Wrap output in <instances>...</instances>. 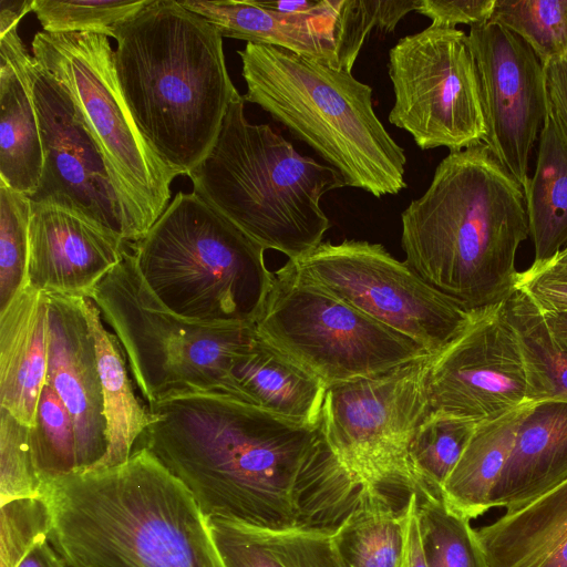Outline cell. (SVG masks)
<instances>
[{
    "instance_id": "21",
    "label": "cell",
    "mask_w": 567,
    "mask_h": 567,
    "mask_svg": "<svg viewBox=\"0 0 567 567\" xmlns=\"http://www.w3.org/2000/svg\"><path fill=\"white\" fill-rule=\"evenodd\" d=\"M31 58L18 28L0 37V181L28 197L39 186L43 165Z\"/></svg>"
},
{
    "instance_id": "29",
    "label": "cell",
    "mask_w": 567,
    "mask_h": 567,
    "mask_svg": "<svg viewBox=\"0 0 567 567\" xmlns=\"http://www.w3.org/2000/svg\"><path fill=\"white\" fill-rule=\"evenodd\" d=\"M524 197L535 248L533 264H544L567 246V143L548 113Z\"/></svg>"
},
{
    "instance_id": "2",
    "label": "cell",
    "mask_w": 567,
    "mask_h": 567,
    "mask_svg": "<svg viewBox=\"0 0 567 567\" xmlns=\"http://www.w3.org/2000/svg\"><path fill=\"white\" fill-rule=\"evenodd\" d=\"M40 496L70 567H223L193 494L144 447L50 481Z\"/></svg>"
},
{
    "instance_id": "26",
    "label": "cell",
    "mask_w": 567,
    "mask_h": 567,
    "mask_svg": "<svg viewBox=\"0 0 567 567\" xmlns=\"http://www.w3.org/2000/svg\"><path fill=\"white\" fill-rule=\"evenodd\" d=\"M82 306L94 338L106 422L107 451L96 470L127 461L154 415L136 396L124 349L106 329L100 309L89 297H82Z\"/></svg>"
},
{
    "instance_id": "19",
    "label": "cell",
    "mask_w": 567,
    "mask_h": 567,
    "mask_svg": "<svg viewBox=\"0 0 567 567\" xmlns=\"http://www.w3.org/2000/svg\"><path fill=\"white\" fill-rule=\"evenodd\" d=\"M342 0H319L306 13H279L254 0H183L223 38L282 48L338 68L334 29ZM339 69V68H338Z\"/></svg>"
},
{
    "instance_id": "18",
    "label": "cell",
    "mask_w": 567,
    "mask_h": 567,
    "mask_svg": "<svg viewBox=\"0 0 567 567\" xmlns=\"http://www.w3.org/2000/svg\"><path fill=\"white\" fill-rule=\"evenodd\" d=\"M131 243L66 209L31 203L25 286L90 297Z\"/></svg>"
},
{
    "instance_id": "16",
    "label": "cell",
    "mask_w": 567,
    "mask_h": 567,
    "mask_svg": "<svg viewBox=\"0 0 567 567\" xmlns=\"http://www.w3.org/2000/svg\"><path fill=\"white\" fill-rule=\"evenodd\" d=\"M486 133L483 143L525 194L529 155L548 113L544 66L530 47L502 24L472 25Z\"/></svg>"
},
{
    "instance_id": "11",
    "label": "cell",
    "mask_w": 567,
    "mask_h": 567,
    "mask_svg": "<svg viewBox=\"0 0 567 567\" xmlns=\"http://www.w3.org/2000/svg\"><path fill=\"white\" fill-rule=\"evenodd\" d=\"M429 359L327 388L322 434L362 488L434 495L409 457L410 443L431 411Z\"/></svg>"
},
{
    "instance_id": "39",
    "label": "cell",
    "mask_w": 567,
    "mask_h": 567,
    "mask_svg": "<svg viewBox=\"0 0 567 567\" xmlns=\"http://www.w3.org/2000/svg\"><path fill=\"white\" fill-rule=\"evenodd\" d=\"M517 289L540 310H567V270L533 264L519 272Z\"/></svg>"
},
{
    "instance_id": "38",
    "label": "cell",
    "mask_w": 567,
    "mask_h": 567,
    "mask_svg": "<svg viewBox=\"0 0 567 567\" xmlns=\"http://www.w3.org/2000/svg\"><path fill=\"white\" fill-rule=\"evenodd\" d=\"M42 484L37 475L29 427L0 408V497L1 503L39 497Z\"/></svg>"
},
{
    "instance_id": "37",
    "label": "cell",
    "mask_w": 567,
    "mask_h": 567,
    "mask_svg": "<svg viewBox=\"0 0 567 567\" xmlns=\"http://www.w3.org/2000/svg\"><path fill=\"white\" fill-rule=\"evenodd\" d=\"M148 2L150 0H33L32 12L43 31L49 33L92 32L113 38L115 28Z\"/></svg>"
},
{
    "instance_id": "14",
    "label": "cell",
    "mask_w": 567,
    "mask_h": 567,
    "mask_svg": "<svg viewBox=\"0 0 567 567\" xmlns=\"http://www.w3.org/2000/svg\"><path fill=\"white\" fill-rule=\"evenodd\" d=\"M426 388L431 410L477 423L536 403L505 300L473 309L463 330L430 357Z\"/></svg>"
},
{
    "instance_id": "22",
    "label": "cell",
    "mask_w": 567,
    "mask_h": 567,
    "mask_svg": "<svg viewBox=\"0 0 567 567\" xmlns=\"http://www.w3.org/2000/svg\"><path fill=\"white\" fill-rule=\"evenodd\" d=\"M475 530L488 567H567V478Z\"/></svg>"
},
{
    "instance_id": "10",
    "label": "cell",
    "mask_w": 567,
    "mask_h": 567,
    "mask_svg": "<svg viewBox=\"0 0 567 567\" xmlns=\"http://www.w3.org/2000/svg\"><path fill=\"white\" fill-rule=\"evenodd\" d=\"M255 329L326 388L431 357L415 341L323 289L289 259L275 271Z\"/></svg>"
},
{
    "instance_id": "4",
    "label": "cell",
    "mask_w": 567,
    "mask_h": 567,
    "mask_svg": "<svg viewBox=\"0 0 567 567\" xmlns=\"http://www.w3.org/2000/svg\"><path fill=\"white\" fill-rule=\"evenodd\" d=\"M113 39L118 84L140 131L165 165L188 175L215 144L239 93L223 37L177 0H150Z\"/></svg>"
},
{
    "instance_id": "34",
    "label": "cell",
    "mask_w": 567,
    "mask_h": 567,
    "mask_svg": "<svg viewBox=\"0 0 567 567\" xmlns=\"http://www.w3.org/2000/svg\"><path fill=\"white\" fill-rule=\"evenodd\" d=\"M491 20L523 39L543 66L567 58V0H495Z\"/></svg>"
},
{
    "instance_id": "44",
    "label": "cell",
    "mask_w": 567,
    "mask_h": 567,
    "mask_svg": "<svg viewBox=\"0 0 567 567\" xmlns=\"http://www.w3.org/2000/svg\"><path fill=\"white\" fill-rule=\"evenodd\" d=\"M33 0H1L0 1V37L18 28L20 20L32 11Z\"/></svg>"
},
{
    "instance_id": "35",
    "label": "cell",
    "mask_w": 567,
    "mask_h": 567,
    "mask_svg": "<svg viewBox=\"0 0 567 567\" xmlns=\"http://www.w3.org/2000/svg\"><path fill=\"white\" fill-rule=\"evenodd\" d=\"M31 200L0 181V311L25 287Z\"/></svg>"
},
{
    "instance_id": "17",
    "label": "cell",
    "mask_w": 567,
    "mask_h": 567,
    "mask_svg": "<svg viewBox=\"0 0 567 567\" xmlns=\"http://www.w3.org/2000/svg\"><path fill=\"white\" fill-rule=\"evenodd\" d=\"M47 293V382L66 406L75 430L79 472L96 467L107 451L103 394L94 338L82 297Z\"/></svg>"
},
{
    "instance_id": "9",
    "label": "cell",
    "mask_w": 567,
    "mask_h": 567,
    "mask_svg": "<svg viewBox=\"0 0 567 567\" xmlns=\"http://www.w3.org/2000/svg\"><path fill=\"white\" fill-rule=\"evenodd\" d=\"M31 50L68 92L101 150L125 209L128 241L140 240L169 205L178 175L140 131L118 84L109 37L38 31Z\"/></svg>"
},
{
    "instance_id": "36",
    "label": "cell",
    "mask_w": 567,
    "mask_h": 567,
    "mask_svg": "<svg viewBox=\"0 0 567 567\" xmlns=\"http://www.w3.org/2000/svg\"><path fill=\"white\" fill-rule=\"evenodd\" d=\"M416 6L417 0H342L334 29L338 68L351 72L370 33L393 32Z\"/></svg>"
},
{
    "instance_id": "32",
    "label": "cell",
    "mask_w": 567,
    "mask_h": 567,
    "mask_svg": "<svg viewBox=\"0 0 567 567\" xmlns=\"http://www.w3.org/2000/svg\"><path fill=\"white\" fill-rule=\"evenodd\" d=\"M478 423L431 410L409 446V457L433 494L442 487L458 462Z\"/></svg>"
},
{
    "instance_id": "42",
    "label": "cell",
    "mask_w": 567,
    "mask_h": 567,
    "mask_svg": "<svg viewBox=\"0 0 567 567\" xmlns=\"http://www.w3.org/2000/svg\"><path fill=\"white\" fill-rule=\"evenodd\" d=\"M48 534L41 535L25 547L12 567H64L63 560L51 544Z\"/></svg>"
},
{
    "instance_id": "40",
    "label": "cell",
    "mask_w": 567,
    "mask_h": 567,
    "mask_svg": "<svg viewBox=\"0 0 567 567\" xmlns=\"http://www.w3.org/2000/svg\"><path fill=\"white\" fill-rule=\"evenodd\" d=\"M495 0H417L415 11L429 17L435 28L456 29L458 23L472 25L491 20Z\"/></svg>"
},
{
    "instance_id": "28",
    "label": "cell",
    "mask_w": 567,
    "mask_h": 567,
    "mask_svg": "<svg viewBox=\"0 0 567 567\" xmlns=\"http://www.w3.org/2000/svg\"><path fill=\"white\" fill-rule=\"evenodd\" d=\"M375 488H362L355 506L332 530L346 567H400L406 551L410 496L401 509Z\"/></svg>"
},
{
    "instance_id": "13",
    "label": "cell",
    "mask_w": 567,
    "mask_h": 567,
    "mask_svg": "<svg viewBox=\"0 0 567 567\" xmlns=\"http://www.w3.org/2000/svg\"><path fill=\"white\" fill-rule=\"evenodd\" d=\"M292 261L323 289L415 341L430 355L463 330L473 311L434 289L380 244L322 241Z\"/></svg>"
},
{
    "instance_id": "33",
    "label": "cell",
    "mask_w": 567,
    "mask_h": 567,
    "mask_svg": "<svg viewBox=\"0 0 567 567\" xmlns=\"http://www.w3.org/2000/svg\"><path fill=\"white\" fill-rule=\"evenodd\" d=\"M29 440L33 465L42 486L79 472L72 417L47 381L39 399L34 425L29 427Z\"/></svg>"
},
{
    "instance_id": "3",
    "label": "cell",
    "mask_w": 567,
    "mask_h": 567,
    "mask_svg": "<svg viewBox=\"0 0 567 567\" xmlns=\"http://www.w3.org/2000/svg\"><path fill=\"white\" fill-rule=\"evenodd\" d=\"M519 184L482 142L450 152L425 193L401 214L404 262L473 310L515 291L516 254L528 237Z\"/></svg>"
},
{
    "instance_id": "49",
    "label": "cell",
    "mask_w": 567,
    "mask_h": 567,
    "mask_svg": "<svg viewBox=\"0 0 567 567\" xmlns=\"http://www.w3.org/2000/svg\"><path fill=\"white\" fill-rule=\"evenodd\" d=\"M566 60H567V58H566Z\"/></svg>"
},
{
    "instance_id": "15",
    "label": "cell",
    "mask_w": 567,
    "mask_h": 567,
    "mask_svg": "<svg viewBox=\"0 0 567 567\" xmlns=\"http://www.w3.org/2000/svg\"><path fill=\"white\" fill-rule=\"evenodd\" d=\"M29 73L43 151L39 186L29 199L72 212L128 241L121 197L70 95L33 55Z\"/></svg>"
},
{
    "instance_id": "7",
    "label": "cell",
    "mask_w": 567,
    "mask_h": 567,
    "mask_svg": "<svg viewBox=\"0 0 567 567\" xmlns=\"http://www.w3.org/2000/svg\"><path fill=\"white\" fill-rule=\"evenodd\" d=\"M131 249L155 297L205 324L255 326L275 280L266 249L194 192H178Z\"/></svg>"
},
{
    "instance_id": "30",
    "label": "cell",
    "mask_w": 567,
    "mask_h": 567,
    "mask_svg": "<svg viewBox=\"0 0 567 567\" xmlns=\"http://www.w3.org/2000/svg\"><path fill=\"white\" fill-rule=\"evenodd\" d=\"M536 403L567 402V352L553 339L538 307L520 290L505 300Z\"/></svg>"
},
{
    "instance_id": "31",
    "label": "cell",
    "mask_w": 567,
    "mask_h": 567,
    "mask_svg": "<svg viewBox=\"0 0 567 567\" xmlns=\"http://www.w3.org/2000/svg\"><path fill=\"white\" fill-rule=\"evenodd\" d=\"M416 518L427 567H488L470 519L451 511L440 497H417Z\"/></svg>"
},
{
    "instance_id": "8",
    "label": "cell",
    "mask_w": 567,
    "mask_h": 567,
    "mask_svg": "<svg viewBox=\"0 0 567 567\" xmlns=\"http://www.w3.org/2000/svg\"><path fill=\"white\" fill-rule=\"evenodd\" d=\"M89 298L120 340L147 405L196 392L246 402L231 370L255 326L205 324L174 313L145 284L131 247Z\"/></svg>"
},
{
    "instance_id": "45",
    "label": "cell",
    "mask_w": 567,
    "mask_h": 567,
    "mask_svg": "<svg viewBox=\"0 0 567 567\" xmlns=\"http://www.w3.org/2000/svg\"><path fill=\"white\" fill-rule=\"evenodd\" d=\"M540 312L553 339L567 352V310H540Z\"/></svg>"
},
{
    "instance_id": "47",
    "label": "cell",
    "mask_w": 567,
    "mask_h": 567,
    "mask_svg": "<svg viewBox=\"0 0 567 567\" xmlns=\"http://www.w3.org/2000/svg\"><path fill=\"white\" fill-rule=\"evenodd\" d=\"M535 265H544L551 268L564 269L567 270V246L560 250L555 257L544 264H535Z\"/></svg>"
},
{
    "instance_id": "41",
    "label": "cell",
    "mask_w": 567,
    "mask_h": 567,
    "mask_svg": "<svg viewBox=\"0 0 567 567\" xmlns=\"http://www.w3.org/2000/svg\"><path fill=\"white\" fill-rule=\"evenodd\" d=\"M548 114L567 143V60L544 66Z\"/></svg>"
},
{
    "instance_id": "20",
    "label": "cell",
    "mask_w": 567,
    "mask_h": 567,
    "mask_svg": "<svg viewBox=\"0 0 567 567\" xmlns=\"http://www.w3.org/2000/svg\"><path fill=\"white\" fill-rule=\"evenodd\" d=\"M47 293L25 286L0 311V408L28 427L48 372Z\"/></svg>"
},
{
    "instance_id": "5",
    "label": "cell",
    "mask_w": 567,
    "mask_h": 567,
    "mask_svg": "<svg viewBox=\"0 0 567 567\" xmlns=\"http://www.w3.org/2000/svg\"><path fill=\"white\" fill-rule=\"evenodd\" d=\"M237 53L245 102L311 147L347 186L378 198L406 187L404 150L377 116L371 86L282 48L247 43Z\"/></svg>"
},
{
    "instance_id": "25",
    "label": "cell",
    "mask_w": 567,
    "mask_h": 567,
    "mask_svg": "<svg viewBox=\"0 0 567 567\" xmlns=\"http://www.w3.org/2000/svg\"><path fill=\"white\" fill-rule=\"evenodd\" d=\"M206 520L223 567H346L332 530L268 529L219 518Z\"/></svg>"
},
{
    "instance_id": "12",
    "label": "cell",
    "mask_w": 567,
    "mask_h": 567,
    "mask_svg": "<svg viewBox=\"0 0 567 567\" xmlns=\"http://www.w3.org/2000/svg\"><path fill=\"white\" fill-rule=\"evenodd\" d=\"M394 103L389 121L421 150L451 152L482 143L485 120L476 62L467 35L427 27L389 51Z\"/></svg>"
},
{
    "instance_id": "43",
    "label": "cell",
    "mask_w": 567,
    "mask_h": 567,
    "mask_svg": "<svg viewBox=\"0 0 567 567\" xmlns=\"http://www.w3.org/2000/svg\"><path fill=\"white\" fill-rule=\"evenodd\" d=\"M411 516L409 523L408 546L404 559L400 567H427L424 554L422 550L417 518H416V504L417 495L411 494Z\"/></svg>"
},
{
    "instance_id": "24",
    "label": "cell",
    "mask_w": 567,
    "mask_h": 567,
    "mask_svg": "<svg viewBox=\"0 0 567 567\" xmlns=\"http://www.w3.org/2000/svg\"><path fill=\"white\" fill-rule=\"evenodd\" d=\"M231 373L247 403L298 424H321L327 388L257 331Z\"/></svg>"
},
{
    "instance_id": "48",
    "label": "cell",
    "mask_w": 567,
    "mask_h": 567,
    "mask_svg": "<svg viewBox=\"0 0 567 567\" xmlns=\"http://www.w3.org/2000/svg\"><path fill=\"white\" fill-rule=\"evenodd\" d=\"M62 560H63V559H62ZM63 564H64V567H70V566H68L64 561H63Z\"/></svg>"
},
{
    "instance_id": "23",
    "label": "cell",
    "mask_w": 567,
    "mask_h": 567,
    "mask_svg": "<svg viewBox=\"0 0 567 567\" xmlns=\"http://www.w3.org/2000/svg\"><path fill=\"white\" fill-rule=\"evenodd\" d=\"M567 478V402L545 401L523 420L494 507L516 508Z\"/></svg>"
},
{
    "instance_id": "27",
    "label": "cell",
    "mask_w": 567,
    "mask_h": 567,
    "mask_svg": "<svg viewBox=\"0 0 567 567\" xmlns=\"http://www.w3.org/2000/svg\"><path fill=\"white\" fill-rule=\"evenodd\" d=\"M534 404L478 423L441 491V499L451 511L471 520L494 507L493 497L518 429Z\"/></svg>"
},
{
    "instance_id": "6",
    "label": "cell",
    "mask_w": 567,
    "mask_h": 567,
    "mask_svg": "<svg viewBox=\"0 0 567 567\" xmlns=\"http://www.w3.org/2000/svg\"><path fill=\"white\" fill-rule=\"evenodd\" d=\"M187 176L195 194L289 260L322 243L331 224L320 200L347 186L333 167L301 155L270 125L250 123L239 93L215 144Z\"/></svg>"
},
{
    "instance_id": "1",
    "label": "cell",
    "mask_w": 567,
    "mask_h": 567,
    "mask_svg": "<svg viewBox=\"0 0 567 567\" xmlns=\"http://www.w3.org/2000/svg\"><path fill=\"white\" fill-rule=\"evenodd\" d=\"M135 449L148 450L193 494L207 518L268 529L333 530L362 487L318 426L236 398L183 393L152 405Z\"/></svg>"
},
{
    "instance_id": "46",
    "label": "cell",
    "mask_w": 567,
    "mask_h": 567,
    "mask_svg": "<svg viewBox=\"0 0 567 567\" xmlns=\"http://www.w3.org/2000/svg\"><path fill=\"white\" fill-rule=\"evenodd\" d=\"M319 0H296V1H259V4L266 9L272 10L279 13H306L312 10Z\"/></svg>"
}]
</instances>
